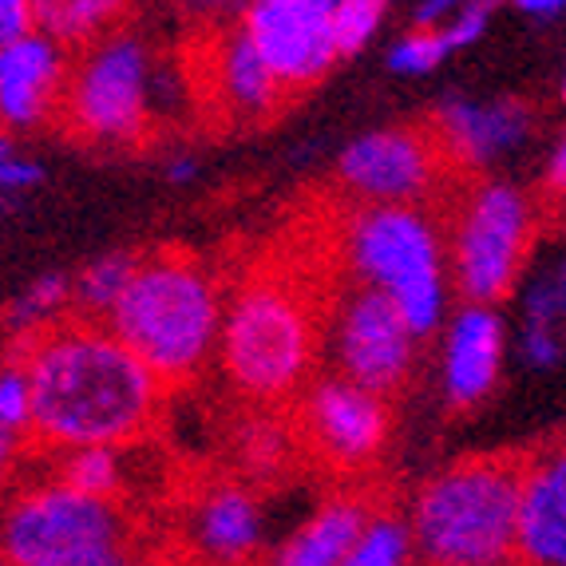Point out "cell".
Masks as SVG:
<instances>
[{
    "mask_svg": "<svg viewBox=\"0 0 566 566\" xmlns=\"http://www.w3.org/2000/svg\"><path fill=\"white\" fill-rule=\"evenodd\" d=\"M17 353L32 380V444L132 448L151 436L167 388L104 322L64 317Z\"/></svg>",
    "mask_w": 566,
    "mask_h": 566,
    "instance_id": "obj_1",
    "label": "cell"
},
{
    "mask_svg": "<svg viewBox=\"0 0 566 566\" xmlns=\"http://www.w3.org/2000/svg\"><path fill=\"white\" fill-rule=\"evenodd\" d=\"M322 317L302 282L282 270H254L227 290L214 365L250 408H285L302 397L322 360Z\"/></svg>",
    "mask_w": 566,
    "mask_h": 566,
    "instance_id": "obj_2",
    "label": "cell"
},
{
    "mask_svg": "<svg viewBox=\"0 0 566 566\" xmlns=\"http://www.w3.org/2000/svg\"><path fill=\"white\" fill-rule=\"evenodd\" d=\"M227 290L202 258L159 250L135 262L107 329L135 353L163 388H187L214 365Z\"/></svg>",
    "mask_w": 566,
    "mask_h": 566,
    "instance_id": "obj_3",
    "label": "cell"
},
{
    "mask_svg": "<svg viewBox=\"0 0 566 566\" xmlns=\"http://www.w3.org/2000/svg\"><path fill=\"white\" fill-rule=\"evenodd\" d=\"M520 452L463 455L408 500L412 555L424 566H503L515 558Z\"/></svg>",
    "mask_w": 566,
    "mask_h": 566,
    "instance_id": "obj_4",
    "label": "cell"
},
{
    "mask_svg": "<svg viewBox=\"0 0 566 566\" xmlns=\"http://www.w3.org/2000/svg\"><path fill=\"white\" fill-rule=\"evenodd\" d=\"M337 258L349 282L388 297L420 340L448 322L444 222L432 207H349L337 227Z\"/></svg>",
    "mask_w": 566,
    "mask_h": 566,
    "instance_id": "obj_5",
    "label": "cell"
},
{
    "mask_svg": "<svg viewBox=\"0 0 566 566\" xmlns=\"http://www.w3.org/2000/svg\"><path fill=\"white\" fill-rule=\"evenodd\" d=\"M444 254L452 297L500 310L520 290L538 238V207L507 179H460L448 199Z\"/></svg>",
    "mask_w": 566,
    "mask_h": 566,
    "instance_id": "obj_6",
    "label": "cell"
},
{
    "mask_svg": "<svg viewBox=\"0 0 566 566\" xmlns=\"http://www.w3.org/2000/svg\"><path fill=\"white\" fill-rule=\"evenodd\" d=\"M159 72L143 36L119 29L72 52L60 123L72 139L107 151H135L155 135Z\"/></svg>",
    "mask_w": 566,
    "mask_h": 566,
    "instance_id": "obj_7",
    "label": "cell"
},
{
    "mask_svg": "<svg viewBox=\"0 0 566 566\" xmlns=\"http://www.w3.org/2000/svg\"><path fill=\"white\" fill-rule=\"evenodd\" d=\"M135 547L123 503L92 500L56 475L32 480L0 503V558L12 566H95Z\"/></svg>",
    "mask_w": 566,
    "mask_h": 566,
    "instance_id": "obj_8",
    "label": "cell"
},
{
    "mask_svg": "<svg viewBox=\"0 0 566 566\" xmlns=\"http://www.w3.org/2000/svg\"><path fill=\"white\" fill-rule=\"evenodd\" d=\"M333 182L353 207H436L460 179L428 123H397L345 143Z\"/></svg>",
    "mask_w": 566,
    "mask_h": 566,
    "instance_id": "obj_9",
    "label": "cell"
},
{
    "mask_svg": "<svg viewBox=\"0 0 566 566\" xmlns=\"http://www.w3.org/2000/svg\"><path fill=\"white\" fill-rule=\"evenodd\" d=\"M416 353L420 337L380 293L349 282L325 305L322 357L329 360L333 377L392 400L416 373Z\"/></svg>",
    "mask_w": 566,
    "mask_h": 566,
    "instance_id": "obj_10",
    "label": "cell"
},
{
    "mask_svg": "<svg viewBox=\"0 0 566 566\" xmlns=\"http://www.w3.org/2000/svg\"><path fill=\"white\" fill-rule=\"evenodd\" d=\"M290 424L297 444L333 475H360L385 455L392 436V400L340 380L333 373L313 377L293 400Z\"/></svg>",
    "mask_w": 566,
    "mask_h": 566,
    "instance_id": "obj_11",
    "label": "cell"
},
{
    "mask_svg": "<svg viewBox=\"0 0 566 566\" xmlns=\"http://www.w3.org/2000/svg\"><path fill=\"white\" fill-rule=\"evenodd\" d=\"M238 29L285 95L322 84L340 60L329 9L313 0H250Z\"/></svg>",
    "mask_w": 566,
    "mask_h": 566,
    "instance_id": "obj_12",
    "label": "cell"
},
{
    "mask_svg": "<svg viewBox=\"0 0 566 566\" xmlns=\"http://www.w3.org/2000/svg\"><path fill=\"white\" fill-rule=\"evenodd\" d=\"M190 67H195V76H187V87L222 123H245V127L254 123L258 127V123L274 119L290 99L238 24L199 32Z\"/></svg>",
    "mask_w": 566,
    "mask_h": 566,
    "instance_id": "obj_13",
    "label": "cell"
},
{
    "mask_svg": "<svg viewBox=\"0 0 566 566\" xmlns=\"http://www.w3.org/2000/svg\"><path fill=\"white\" fill-rule=\"evenodd\" d=\"M432 135L444 147V159L455 179H480L503 155L520 151L531 139L535 115L523 99H472V95H448L428 119Z\"/></svg>",
    "mask_w": 566,
    "mask_h": 566,
    "instance_id": "obj_14",
    "label": "cell"
},
{
    "mask_svg": "<svg viewBox=\"0 0 566 566\" xmlns=\"http://www.w3.org/2000/svg\"><path fill=\"white\" fill-rule=\"evenodd\" d=\"M507 360V322L495 305H455L440 325V392L468 412L500 388Z\"/></svg>",
    "mask_w": 566,
    "mask_h": 566,
    "instance_id": "obj_15",
    "label": "cell"
},
{
    "mask_svg": "<svg viewBox=\"0 0 566 566\" xmlns=\"http://www.w3.org/2000/svg\"><path fill=\"white\" fill-rule=\"evenodd\" d=\"M72 52L44 32L0 48V132H40L60 123Z\"/></svg>",
    "mask_w": 566,
    "mask_h": 566,
    "instance_id": "obj_16",
    "label": "cell"
},
{
    "mask_svg": "<svg viewBox=\"0 0 566 566\" xmlns=\"http://www.w3.org/2000/svg\"><path fill=\"white\" fill-rule=\"evenodd\" d=\"M515 563L566 566V440L520 452Z\"/></svg>",
    "mask_w": 566,
    "mask_h": 566,
    "instance_id": "obj_17",
    "label": "cell"
},
{
    "mask_svg": "<svg viewBox=\"0 0 566 566\" xmlns=\"http://www.w3.org/2000/svg\"><path fill=\"white\" fill-rule=\"evenodd\" d=\"M190 555L202 566H245L265 543V507L254 488L218 480L190 500L182 527Z\"/></svg>",
    "mask_w": 566,
    "mask_h": 566,
    "instance_id": "obj_18",
    "label": "cell"
},
{
    "mask_svg": "<svg viewBox=\"0 0 566 566\" xmlns=\"http://www.w3.org/2000/svg\"><path fill=\"white\" fill-rule=\"evenodd\" d=\"M373 495L357 488L333 491L293 527V535L274 551L270 566H340V558L357 547L373 520Z\"/></svg>",
    "mask_w": 566,
    "mask_h": 566,
    "instance_id": "obj_19",
    "label": "cell"
},
{
    "mask_svg": "<svg viewBox=\"0 0 566 566\" xmlns=\"http://www.w3.org/2000/svg\"><path fill=\"white\" fill-rule=\"evenodd\" d=\"M132 9L135 0H32V24L67 52H80L119 32Z\"/></svg>",
    "mask_w": 566,
    "mask_h": 566,
    "instance_id": "obj_20",
    "label": "cell"
},
{
    "mask_svg": "<svg viewBox=\"0 0 566 566\" xmlns=\"http://www.w3.org/2000/svg\"><path fill=\"white\" fill-rule=\"evenodd\" d=\"M72 313V277L67 274H40L32 285L17 293L4 310V333L12 349H24L29 340L60 325Z\"/></svg>",
    "mask_w": 566,
    "mask_h": 566,
    "instance_id": "obj_21",
    "label": "cell"
},
{
    "mask_svg": "<svg viewBox=\"0 0 566 566\" xmlns=\"http://www.w3.org/2000/svg\"><path fill=\"white\" fill-rule=\"evenodd\" d=\"M135 254H99L72 277V317H84V322H107V313L119 305L123 290L135 274Z\"/></svg>",
    "mask_w": 566,
    "mask_h": 566,
    "instance_id": "obj_22",
    "label": "cell"
},
{
    "mask_svg": "<svg viewBox=\"0 0 566 566\" xmlns=\"http://www.w3.org/2000/svg\"><path fill=\"white\" fill-rule=\"evenodd\" d=\"M123 452L127 448H67L56 452V480L64 488L80 491V495H92V500H112L119 503L123 483H127V468H123Z\"/></svg>",
    "mask_w": 566,
    "mask_h": 566,
    "instance_id": "obj_23",
    "label": "cell"
},
{
    "mask_svg": "<svg viewBox=\"0 0 566 566\" xmlns=\"http://www.w3.org/2000/svg\"><path fill=\"white\" fill-rule=\"evenodd\" d=\"M293 452H302L297 432H293L290 416H274V408H262V416H254L250 424L238 432V460H242L245 475H277L282 468H290Z\"/></svg>",
    "mask_w": 566,
    "mask_h": 566,
    "instance_id": "obj_24",
    "label": "cell"
},
{
    "mask_svg": "<svg viewBox=\"0 0 566 566\" xmlns=\"http://www.w3.org/2000/svg\"><path fill=\"white\" fill-rule=\"evenodd\" d=\"M412 535H408L405 515L388 507L373 511L365 535L357 538V547L340 558V566H412Z\"/></svg>",
    "mask_w": 566,
    "mask_h": 566,
    "instance_id": "obj_25",
    "label": "cell"
},
{
    "mask_svg": "<svg viewBox=\"0 0 566 566\" xmlns=\"http://www.w3.org/2000/svg\"><path fill=\"white\" fill-rule=\"evenodd\" d=\"M455 52L448 48L440 24H412L397 44L388 48V72L397 76H432L436 67H444Z\"/></svg>",
    "mask_w": 566,
    "mask_h": 566,
    "instance_id": "obj_26",
    "label": "cell"
},
{
    "mask_svg": "<svg viewBox=\"0 0 566 566\" xmlns=\"http://www.w3.org/2000/svg\"><path fill=\"white\" fill-rule=\"evenodd\" d=\"M520 322L551 325L566 337V250L551 258L523 290V317Z\"/></svg>",
    "mask_w": 566,
    "mask_h": 566,
    "instance_id": "obj_27",
    "label": "cell"
},
{
    "mask_svg": "<svg viewBox=\"0 0 566 566\" xmlns=\"http://www.w3.org/2000/svg\"><path fill=\"white\" fill-rule=\"evenodd\" d=\"M392 0H337L333 4V32H337L340 60L365 52L373 40H377L380 24H385Z\"/></svg>",
    "mask_w": 566,
    "mask_h": 566,
    "instance_id": "obj_28",
    "label": "cell"
},
{
    "mask_svg": "<svg viewBox=\"0 0 566 566\" xmlns=\"http://www.w3.org/2000/svg\"><path fill=\"white\" fill-rule=\"evenodd\" d=\"M0 420L29 440L32 424V380L29 368L20 360L17 349H9V357L0 360Z\"/></svg>",
    "mask_w": 566,
    "mask_h": 566,
    "instance_id": "obj_29",
    "label": "cell"
},
{
    "mask_svg": "<svg viewBox=\"0 0 566 566\" xmlns=\"http://www.w3.org/2000/svg\"><path fill=\"white\" fill-rule=\"evenodd\" d=\"M500 4L503 0H468L463 9H455L448 20H440V32H444L448 48H452V52H463V48L480 44V40L488 36Z\"/></svg>",
    "mask_w": 566,
    "mask_h": 566,
    "instance_id": "obj_30",
    "label": "cell"
},
{
    "mask_svg": "<svg viewBox=\"0 0 566 566\" xmlns=\"http://www.w3.org/2000/svg\"><path fill=\"white\" fill-rule=\"evenodd\" d=\"M515 349L520 357L527 360L531 368L538 373H547V368H558L566 357V337L551 325H538V322H520V333H515Z\"/></svg>",
    "mask_w": 566,
    "mask_h": 566,
    "instance_id": "obj_31",
    "label": "cell"
},
{
    "mask_svg": "<svg viewBox=\"0 0 566 566\" xmlns=\"http://www.w3.org/2000/svg\"><path fill=\"white\" fill-rule=\"evenodd\" d=\"M245 9H250V0H175V12L195 32L234 29Z\"/></svg>",
    "mask_w": 566,
    "mask_h": 566,
    "instance_id": "obj_32",
    "label": "cell"
},
{
    "mask_svg": "<svg viewBox=\"0 0 566 566\" xmlns=\"http://www.w3.org/2000/svg\"><path fill=\"white\" fill-rule=\"evenodd\" d=\"M32 0H0V48L32 32Z\"/></svg>",
    "mask_w": 566,
    "mask_h": 566,
    "instance_id": "obj_33",
    "label": "cell"
},
{
    "mask_svg": "<svg viewBox=\"0 0 566 566\" xmlns=\"http://www.w3.org/2000/svg\"><path fill=\"white\" fill-rule=\"evenodd\" d=\"M543 195H547V202H558L566 195V132L558 135L555 151H551V159H547V175H543Z\"/></svg>",
    "mask_w": 566,
    "mask_h": 566,
    "instance_id": "obj_34",
    "label": "cell"
},
{
    "mask_svg": "<svg viewBox=\"0 0 566 566\" xmlns=\"http://www.w3.org/2000/svg\"><path fill=\"white\" fill-rule=\"evenodd\" d=\"M24 448H29V440H24L20 432H12V428L0 420V480L17 468L20 455H24Z\"/></svg>",
    "mask_w": 566,
    "mask_h": 566,
    "instance_id": "obj_35",
    "label": "cell"
},
{
    "mask_svg": "<svg viewBox=\"0 0 566 566\" xmlns=\"http://www.w3.org/2000/svg\"><path fill=\"white\" fill-rule=\"evenodd\" d=\"M163 179H167L170 187H190V182L199 179V159L175 155V159H167V167H163Z\"/></svg>",
    "mask_w": 566,
    "mask_h": 566,
    "instance_id": "obj_36",
    "label": "cell"
},
{
    "mask_svg": "<svg viewBox=\"0 0 566 566\" xmlns=\"http://www.w3.org/2000/svg\"><path fill=\"white\" fill-rule=\"evenodd\" d=\"M468 0H420L416 4V24H440V20H448L455 9H463Z\"/></svg>",
    "mask_w": 566,
    "mask_h": 566,
    "instance_id": "obj_37",
    "label": "cell"
},
{
    "mask_svg": "<svg viewBox=\"0 0 566 566\" xmlns=\"http://www.w3.org/2000/svg\"><path fill=\"white\" fill-rule=\"evenodd\" d=\"M511 9H520L531 20H555L566 12V0H507Z\"/></svg>",
    "mask_w": 566,
    "mask_h": 566,
    "instance_id": "obj_38",
    "label": "cell"
},
{
    "mask_svg": "<svg viewBox=\"0 0 566 566\" xmlns=\"http://www.w3.org/2000/svg\"><path fill=\"white\" fill-rule=\"evenodd\" d=\"M95 566H151V563H147V555H143V551H139V543H135V547L119 551V555L104 558V563H95Z\"/></svg>",
    "mask_w": 566,
    "mask_h": 566,
    "instance_id": "obj_39",
    "label": "cell"
},
{
    "mask_svg": "<svg viewBox=\"0 0 566 566\" xmlns=\"http://www.w3.org/2000/svg\"><path fill=\"white\" fill-rule=\"evenodd\" d=\"M12 155H17V147H12V135H9V132H0V163L12 159Z\"/></svg>",
    "mask_w": 566,
    "mask_h": 566,
    "instance_id": "obj_40",
    "label": "cell"
},
{
    "mask_svg": "<svg viewBox=\"0 0 566 566\" xmlns=\"http://www.w3.org/2000/svg\"><path fill=\"white\" fill-rule=\"evenodd\" d=\"M551 210H555V214L566 222V195H563V199H558V202H551Z\"/></svg>",
    "mask_w": 566,
    "mask_h": 566,
    "instance_id": "obj_41",
    "label": "cell"
},
{
    "mask_svg": "<svg viewBox=\"0 0 566 566\" xmlns=\"http://www.w3.org/2000/svg\"><path fill=\"white\" fill-rule=\"evenodd\" d=\"M558 95H563V104H566V67H563V80H558Z\"/></svg>",
    "mask_w": 566,
    "mask_h": 566,
    "instance_id": "obj_42",
    "label": "cell"
},
{
    "mask_svg": "<svg viewBox=\"0 0 566 566\" xmlns=\"http://www.w3.org/2000/svg\"><path fill=\"white\" fill-rule=\"evenodd\" d=\"M313 4H322V9H329V12H333V4H337V0H313Z\"/></svg>",
    "mask_w": 566,
    "mask_h": 566,
    "instance_id": "obj_43",
    "label": "cell"
},
{
    "mask_svg": "<svg viewBox=\"0 0 566 566\" xmlns=\"http://www.w3.org/2000/svg\"><path fill=\"white\" fill-rule=\"evenodd\" d=\"M503 566H523V563H515V558H511V563H503Z\"/></svg>",
    "mask_w": 566,
    "mask_h": 566,
    "instance_id": "obj_44",
    "label": "cell"
},
{
    "mask_svg": "<svg viewBox=\"0 0 566 566\" xmlns=\"http://www.w3.org/2000/svg\"><path fill=\"white\" fill-rule=\"evenodd\" d=\"M0 566H12V563H9V558H0Z\"/></svg>",
    "mask_w": 566,
    "mask_h": 566,
    "instance_id": "obj_45",
    "label": "cell"
}]
</instances>
